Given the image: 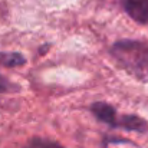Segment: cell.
<instances>
[{
	"instance_id": "1",
	"label": "cell",
	"mask_w": 148,
	"mask_h": 148,
	"mask_svg": "<svg viewBox=\"0 0 148 148\" xmlns=\"http://www.w3.org/2000/svg\"><path fill=\"white\" fill-rule=\"evenodd\" d=\"M111 55L128 73L148 82V45L138 40H119L112 45Z\"/></svg>"
},
{
	"instance_id": "2",
	"label": "cell",
	"mask_w": 148,
	"mask_h": 148,
	"mask_svg": "<svg viewBox=\"0 0 148 148\" xmlns=\"http://www.w3.org/2000/svg\"><path fill=\"white\" fill-rule=\"evenodd\" d=\"M124 10L138 23H148V0H119Z\"/></svg>"
},
{
	"instance_id": "3",
	"label": "cell",
	"mask_w": 148,
	"mask_h": 148,
	"mask_svg": "<svg viewBox=\"0 0 148 148\" xmlns=\"http://www.w3.org/2000/svg\"><path fill=\"white\" fill-rule=\"evenodd\" d=\"M91 109H92L94 115L98 118L101 122H105V124H108L111 127H116L118 125L116 111L111 105H108L105 102H95Z\"/></svg>"
},
{
	"instance_id": "4",
	"label": "cell",
	"mask_w": 148,
	"mask_h": 148,
	"mask_svg": "<svg viewBox=\"0 0 148 148\" xmlns=\"http://www.w3.org/2000/svg\"><path fill=\"white\" fill-rule=\"evenodd\" d=\"M116 127L128 130V131H137V132H145L148 130L147 122L137 115H124V116L118 118Z\"/></svg>"
},
{
	"instance_id": "5",
	"label": "cell",
	"mask_w": 148,
	"mask_h": 148,
	"mask_svg": "<svg viewBox=\"0 0 148 148\" xmlns=\"http://www.w3.org/2000/svg\"><path fill=\"white\" fill-rule=\"evenodd\" d=\"M26 63V59L20 53L14 52H0V65L7 66V68H14V66H22Z\"/></svg>"
},
{
	"instance_id": "6",
	"label": "cell",
	"mask_w": 148,
	"mask_h": 148,
	"mask_svg": "<svg viewBox=\"0 0 148 148\" xmlns=\"http://www.w3.org/2000/svg\"><path fill=\"white\" fill-rule=\"evenodd\" d=\"M25 148H63L60 147L59 144L49 141V140H42V138H35L32 140Z\"/></svg>"
},
{
	"instance_id": "7",
	"label": "cell",
	"mask_w": 148,
	"mask_h": 148,
	"mask_svg": "<svg viewBox=\"0 0 148 148\" xmlns=\"http://www.w3.org/2000/svg\"><path fill=\"white\" fill-rule=\"evenodd\" d=\"M9 89H10V84H9V81H7L4 76L0 75V92H6V91H9Z\"/></svg>"
}]
</instances>
